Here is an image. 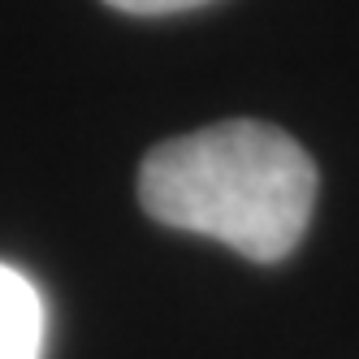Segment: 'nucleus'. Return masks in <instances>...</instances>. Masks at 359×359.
<instances>
[{
  "label": "nucleus",
  "mask_w": 359,
  "mask_h": 359,
  "mask_svg": "<svg viewBox=\"0 0 359 359\" xmlns=\"http://www.w3.org/2000/svg\"><path fill=\"white\" fill-rule=\"evenodd\" d=\"M139 199L169 229L208 234L255 264H277L312 221L316 165L277 126L221 121L151 147Z\"/></svg>",
  "instance_id": "obj_1"
},
{
  "label": "nucleus",
  "mask_w": 359,
  "mask_h": 359,
  "mask_svg": "<svg viewBox=\"0 0 359 359\" xmlns=\"http://www.w3.org/2000/svg\"><path fill=\"white\" fill-rule=\"evenodd\" d=\"M43 299L27 273L0 264V359H39Z\"/></svg>",
  "instance_id": "obj_2"
},
{
  "label": "nucleus",
  "mask_w": 359,
  "mask_h": 359,
  "mask_svg": "<svg viewBox=\"0 0 359 359\" xmlns=\"http://www.w3.org/2000/svg\"><path fill=\"white\" fill-rule=\"evenodd\" d=\"M104 5H113L121 13L156 18V13H182V9H195V5H208V0H104Z\"/></svg>",
  "instance_id": "obj_3"
}]
</instances>
